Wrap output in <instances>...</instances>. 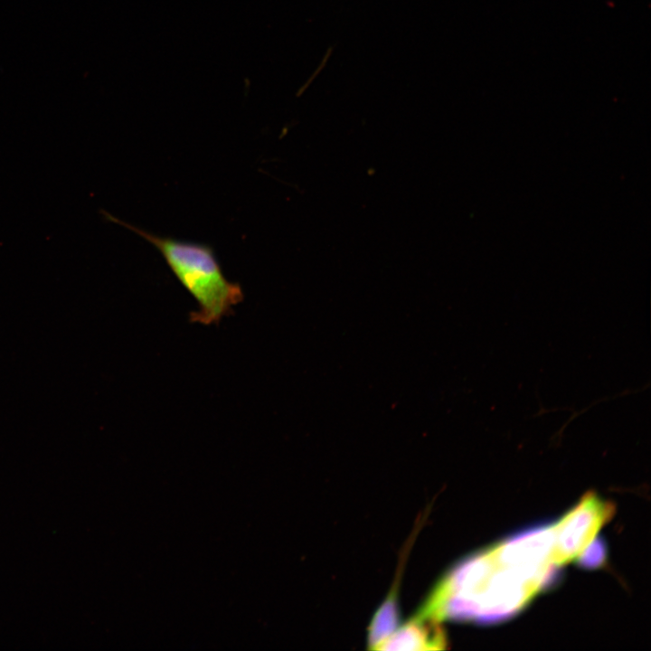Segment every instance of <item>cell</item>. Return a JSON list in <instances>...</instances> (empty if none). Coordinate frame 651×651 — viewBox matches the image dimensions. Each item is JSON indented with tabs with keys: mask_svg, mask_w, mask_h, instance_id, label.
<instances>
[{
	"mask_svg": "<svg viewBox=\"0 0 651 651\" xmlns=\"http://www.w3.org/2000/svg\"><path fill=\"white\" fill-rule=\"evenodd\" d=\"M552 546L549 524L464 559L439 580L418 615L477 623L499 622L515 615L552 580L558 569Z\"/></svg>",
	"mask_w": 651,
	"mask_h": 651,
	"instance_id": "cell-1",
	"label": "cell"
},
{
	"mask_svg": "<svg viewBox=\"0 0 651 651\" xmlns=\"http://www.w3.org/2000/svg\"><path fill=\"white\" fill-rule=\"evenodd\" d=\"M154 245L170 269L192 295L198 309L190 320L204 326L217 324L243 299L241 286L228 280L211 247L149 233L107 214Z\"/></svg>",
	"mask_w": 651,
	"mask_h": 651,
	"instance_id": "cell-2",
	"label": "cell"
},
{
	"mask_svg": "<svg viewBox=\"0 0 651 651\" xmlns=\"http://www.w3.org/2000/svg\"><path fill=\"white\" fill-rule=\"evenodd\" d=\"M614 506L590 493L571 511L552 524L554 563L560 567L579 560L611 518Z\"/></svg>",
	"mask_w": 651,
	"mask_h": 651,
	"instance_id": "cell-3",
	"label": "cell"
},
{
	"mask_svg": "<svg viewBox=\"0 0 651 651\" xmlns=\"http://www.w3.org/2000/svg\"><path fill=\"white\" fill-rule=\"evenodd\" d=\"M439 621L416 615L399 627L378 646L381 650H433L446 647Z\"/></svg>",
	"mask_w": 651,
	"mask_h": 651,
	"instance_id": "cell-4",
	"label": "cell"
},
{
	"mask_svg": "<svg viewBox=\"0 0 651 651\" xmlns=\"http://www.w3.org/2000/svg\"><path fill=\"white\" fill-rule=\"evenodd\" d=\"M605 558V549L596 539L580 557V563L584 566L595 567L599 565Z\"/></svg>",
	"mask_w": 651,
	"mask_h": 651,
	"instance_id": "cell-5",
	"label": "cell"
}]
</instances>
